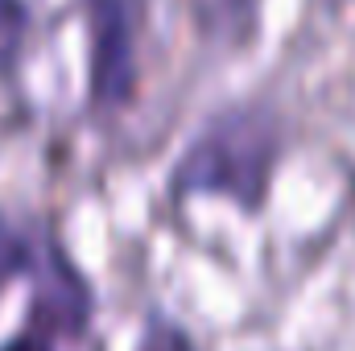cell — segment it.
Listing matches in <instances>:
<instances>
[{"label":"cell","mask_w":355,"mask_h":351,"mask_svg":"<svg viewBox=\"0 0 355 351\" xmlns=\"http://www.w3.org/2000/svg\"><path fill=\"white\" fill-rule=\"evenodd\" d=\"M281 162L277 116L265 108H232L215 116L174 166L170 190L178 198H227L244 211H261Z\"/></svg>","instance_id":"1"},{"label":"cell","mask_w":355,"mask_h":351,"mask_svg":"<svg viewBox=\"0 0 355 351\" xmlns=\"http://www.w3.org/2000/svg\"><path fill=\"white\" fill-rule=\"evenodd\" d=\"M190 4H194V21L211 37H227V42H240L261 8V0H190Z\"/></svg>","instance_id":"3"},{"label":"cell","mask_w":355,"mask_h":351,"mask_svg":"<svg viewBox=\"0 0 355 351\" xmlns=\"http://www.w3.org/2000/svg\"><path fill=\"white\" fill-rule=\"evenodd\" d=\"M29 37V4L25 0H0V79H8L21 62Z\"/></svg>","instance_id":"5"},{"label":"cell","mask_w":355,"mask_h":351,"mask_svg":"<svg viewBox=\"0 0 355 351\" xmlns=\"http://www.w3.org/2000/svg\"><path fill=\"white\" fill-rule=\"evenodd\" d=\"M42 261V244H33L17 223H8L0 215V293L17 281V277H33V268Z\"/></svg>","instance_id":"4"},{"label":"cell","mask_w":355,"mask_h":351,"mask_svg":"<svg viewBox=\"0 0 355 351\" xmlns=\"http://www.w3.org/2000/svg\"><path fill=\"white\" fill-rule=\"evenodd\" d=\"M62 343H67V339H58L54 331H46V327H37V323L25 318L21 331L0 343V351H62Z\"/></svg>","instance_id":"7"},{"label":"cell","mask_w":355,"mask_h":351,"mask_svg":"<svg viewBox=\"0 0 355 351\" xmlns=\"http://www.w3.org/2000/svg\"><path fill=\"white\" fill-rule=\"evenodd\" d=\"M141 351H194V343H190V335L182 327L166 323L162 314H153L145 335H141Z\"/></svg>","instance_id":"6"},{"label":"cell","mask_w":355,"mask_h":351,"mask_svg":"<svg viewBox=\"0 0 355 351\" xmlns=\"http://www.w3.org/2000/svg\"><path fill=\"white\" fill-rule=\"evenodd\" d=\"M145 0H83L87 25V103L120 112L137 95V42Z\"/></svg>","instance_id":"2"}]
</instances>
